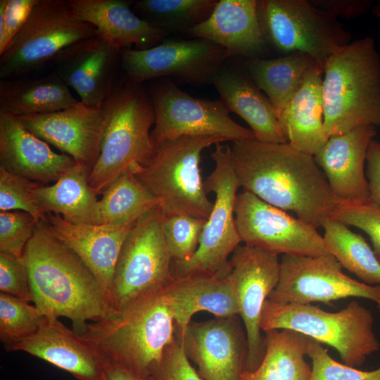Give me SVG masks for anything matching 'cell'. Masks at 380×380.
<instances>
[{"label": "cell", "mask_w": 380, "mask_h": 380, "mask_svg": "<svg viewBox=\"0 0 380 380\" xmlns=\"http://www.w3.org/2000/svg\"><path fill=\"white\" fill-rule=\"evenodd\" d=\"M231 148L239 186L266 203L293 212L317 229L332 219L340 201L313 156L289 143L256 139L234 141Z\"/></svg>", "instance_id": "cell-1"}, {"label": "cell", "mask_w": 380, "mask_h": 380, "mask_svg": "<svg viewBox=\"0 0 380 380\" xmlns=\"http://www.w3.org/2000/svg\"><path fill=\"white\" fill-rule=\"evenodd\" d=\"M34 304L46 317L70 319L80 333L114 315L93 272L43 220L23 253Z\"/></svg>", "instance_id": "cell-2"}, {"label": "cell", "mask_w": 380, "mask_h": 380, "mask_svg": "<svg viewBox=\"0 0 380 380\" xmlns=\"http://www.w3.org/2000/svg\"><path fill=\"white\" fill-rule=\"evenodd\" d=\"M176 325L164 286L153 288L108 319L79 333L106 361L147 378L175 338Z\"/></svg>", "instance_id": "cell-3"}, {"label": "cell", "mask_w": 380, "mask_h": 380, "mask_svg": "<svg viewBox=\"0 0 380 380\" xmlns=\"http://www.w3.org/2000/svg\"><path fill=\"white\" fill-rule=\"evenodd\" d=\"M324 125L329 137L364 125L380 127V56L372 38L350 42L324 67Z\"/></svg>", "instance_id": "cell-4"}, {"label": "cell", "mask_w": 380, "mask_h": 380, "mask_svg": "<svg viewBox=\"0 0 380 380\" xmlns=\"http://www.w3.org/2000/svg\"><path fill=\"white\" fill-rule=\"evenodd\" d=\"M101 107L105 129L99 158L89 176V184L97 194L134 164H146L156 150L151 136L155 113L144 84L125 79Z\"/></svg>", "instance_id": "cell-5"}, {"label": "cell", "mask_w": 380, "mask_h": 380, "mask_svg": "<svg viewBox=\"0 0 380 380\" xmlns=\"http://www.w3.org/2000/svg\"><path fill=\"white\" fill-rule=\"evenodd\" d=\"M225 141L213 136H184L166 140L156 147L144 165L130 170L158 201L165 216L186 215L207 219L213 202L202 179L201 153L211 145Z\"/></svg>", "instance_id": "cell-6"}, {"label": "cell", "mask_w": 380, "mask_h": 380, "mask_svg": "<svg viewBox=\"0 0 380 380\" xmlns=\"http://www.w3.org/2000/svg\"><path fill=\"white\" fill-rule=\"evenodd\" d=\"M372 312L355 300L338 312L324 311L311 304H282L267 299L261 316V329H287L301 333L336 349L344 363L360 366L379 350Z\"/></svg>", "instance_id": "cell-7"}, {"label": "cell", "mask_w": 380, "mask_h": 380, "mask_svg": "<svg viewBox=\"0 0 380 380\" xmlns=\"http://www.w3.org/2000/svg\"><path fill=\"white\" fill-rule=\"evenodd\" d=\"M96 34L67 0H38L0 54V80L34 76L64 49Z\"/></svg>", "instance_id": "cell-8"}, {"label": "cell", "mask_w": 380, "mask_h": 380, "mask_svg": "<svg viewBox=\"0 0 380 380\" xmlns=\"http://www.w3.org/2000/svg\"><path fill=\"white\" fill-rule=\"evenodd\" d=\"M260 25L267 42L284 53L300 52L323 68L328 58L350 42L333 15L306 0H258Z\"/></svg>", "instance_id": "cell-9"}, {"label": "cell", "mask_w": 380, "mask_h": 380, "mask_svg": "<svg viewBox=\"0 0 380 380\" xmlns=\"http://www.w3.org/2000/svg\"><path fill=\"white\" fill-rule=\"evenodd\" d=\"M215 146L211 154L215 167L204 181L206 192L215 194L213 208L194 255L186 262H172L174 277L195 273L228 274L229 257L241 243L234 217V203L240 186L231 148L222 143Z\"/></svg>", "instance_id": "cell-10"}, {"label": "cell", "mask_w": 380, "mask_h": 380, "mask_svg": "<svg viewBox=\"0 0 380 380\" xmlns=\"http://www.w3.org/2000/svg\"><path fill=\"white\" fill-rule=\"evenodd\" d=\"M164 214L156 206L135 222L115 265L110 307L119 312L147 291L165 286L173 278L172 258L163 231Z\"/></svg>", "instance_id": "cell-11"}, {"label": "cell", "mask_w": 380, "mask_h": 380, "mask_svg": "<svg viewBox=\"0 0 380 380\" xmlns=\"http://www.w3.org/2000/svg\"><path fill=\"white\" fill-rule=\"evenodd\" d=\"M146 89L155 113L151 133L155 148L184 136H213L233 142L255 139L251 129L229 116L220 100L193 97L170 78L153 80Z\"/></svg>", "instance_id": "cell-12"}, {"label": "cell", "mask_w": 380, "mask_h": 380, "mask_svg": "<svg viewBox=\"0 0 380 380\" xmlns=\"http://www.w3.org/2000/svg\"><path fill=\"white\" fill-rule=\"evenodd\" d=\"M229 56L221 46L203 39H166L151 48H125L120 65L125 80L136 84L172 77L184 83H212Z\"/></svg>", "instance_id": "cell-13"}, {"label": "cell", "mask_w": 380, "mask_h": 380, "mask_svg": "<svg viewBox=\"0 0 380 380\" xmlns=\"http://www.w3.org/2000/svg\"><path fill=\"white\" fill-rule=\"evenodd\" d=\"M350 297L372 300L380 310V285L367 284L345 274L331 255H283L278 283L267 299L277 303L305 305L329 304Z\"/></svg>", "instance_id": "cell-14"}, {"label": "cell", "mask_w": 380, "mask_h": 380, "mask_svg": "<svg viewBox=\"0 0 380 380\" xmlns=\"http://www.w3.org/2000/svg\"><path fill=\"white\" fill-rule=\"evenodd\" d=\"M234 217L239 238L245 245L278 255H330L316 228L248 191L237 194Z\"/></svg>", "instance_id": "cell-15"}, {"label": "cell", "mask_w": 380, "mask_h": 380, "mask_svg": "<svg viewBox=\"0 0 380 380\" xmlns=\"http://www.w3.org/2000/svg\"><path fill=\"white\" fill-rule=\"evenodd\" d=\"M229 262V276L236 291L239 315L246 329V370L253 372L261 363L265 352V339L260 332L262 311L278 283L280 260L277 254L243 244L234 250Z\"/></svg>", "instance_id": "cell-16"}, {"label": "cell", "mask_w": 380, "mask_h": 380, "mask_svg": "<svg viewBox=\"0 0 380 380\" xmlns=\"http://www.w3.org/2000/svg\"><path fill=\"white\" fill-rule=\"evenodd\" d=\"M237 316L191 321L181 333L184 351L203 380H240L248 343Z\"/></svg>", "instance_id": "cell-17"}, {"label": "cell", "mask_w": 380, "mask_h": 380, "mask_svg": "<svg viewBox=\"0 0 380 380\" xmlns=\"http://www.w3.org/2000/svg\"><path fill=\"white\" fill-rule=\"evenodd\" d=\"M120 51L96 32L64 49L53 64V71L77 93L82 103L101 106L118 84Z\"/></svg>", "instance_id": "cell-18"}, {"label": "cell", "mask_w": 380, "mask_h": 380, "mask_svg": "<svg viewBox=\"0 0 380 380\" xmlns=\"http://www.w3.org/2000/svg\"><path fill=\"white\" fill-rule=\"evenodd\" d=\"M25 127L91 171L101 152L106 118L101 106L79 103L63 110L20 117Z\"/></svg>", "instance_id": "cell-19"}, {"label": "cell", "mask_w": 380, "mask_h": 380, "mask_svg": "<svg viewBox=\"0 0 380 380\" xmlns=\"http://www.w3.org/2000/svg\"><path fill=\"white\" fill-rule=\"evenodd\" d=\"M43 221L93 272L110 307L117 260L125 240L137 220L113 224H75L65 221L60 215L48 213Z\"/></svg>", "instance_id": "cell-20"}, {"label": "cell", "mask_w": 380, "mask_h": 380, "mask_svg": "<svg viewBox=\"0 0 380 380\" xmlns=\"http://www.w3.org/2000/svg\"><path fill=\"white\" fill-rule=\"evenodd\" d=\"M376 134V127L364 125L342 134L330 137L314 156L333 194L342 203L370 200L365 172L367 149Z\"/></svg>", "instance_id": "cell-21"}, {"label": "cell", "mask_w": 380, "mask_h": 380, "mask_svg": "<svg viewBox=\"0 0 380 380\" xmlns=\"http://www.w3.org/2000/svg\"><path fill=\"white\" fill-rule=\"evenodd\" d=\"M75 163L70 156L54 152L19 118L0 112V167L46 185L56 182Z\"/></svg>", "instance_id": "cell-22"}, {"label": "cell", "mask_w": 380, "mask_h": 380, "mask_svg": "<svg viewBox=\"0 0 380 380\" xmlns=\"http://www.w3.org/2000/svg\"><path fill=\"white\" fill-rule=\"evenodd\" d=\"M7 350L27 353L78 380H100L106 364L96 349L57 317H46L35 334Z\"/></svg>", "instance_id": "cell-23"}, {"label": "cell", "mask_w": 380, "mask_h": 380, "mask_svg": "<svg viewBox=\"0 0 380 380\" xmlns=\"http://www.w3.org/2000/svg\"><path fill=\"white\" fill-rule=\"evenodd\" d=\"M187 34L221 46L229 57L256 58L264 51L267 43L256 0H220L209 17Z\"/></svg>", "instance_id": "cell-24"}, {"label": "cell", "mask_w": 380, "mask_h": 380, "mask_svg": "<svg viewBox=\"0 0 380 380\" xmlns=\"http://www.w3.org/2000/svg\"><path fill=\"white\" fill-rule=\"evenodd\" d=\"M164 291L179 333L200 311L216 317L239 315L236 291L229 274L195 273L174 277L164 286Z\"/></svg>", "instance_id": "cell-25"}, {"label": "cell", "mask_w": 380, "mask_h": 380, "mask_svg": "<svg viewBox=\"0 0 380 380\" xmlns=\"http://www.w3.org/2000/svg\"><path fill=\"white\" fill-rule=\"evenodd\" d=\"M72 11L93 25L97 34L119 49H146L161 42L167 35L137 15L132 0H67Z\"/></svg>", "instance_id": "cell-26"}, {"label": "cell", "mask_w": 380, "mask_h": 380, "mask_svg": "<svg viewBox=\"0 0 380 380\" xmlns=\"http://www.w3.org/2000/svg\"><path fill=\"white\" fill-rule=\"evenodd\" d=\"M212 84L227 110L245 120L256 140L273 144L288 143L274 107L250 76L224 65L215 75Z\"/></svg>", "instance_id": "cell-27"}, {"label": "cell", "mask_w": 380, "mask_h": 380, "mask_svg": "<svg viewBox=\"0 0 380 380\" xmlns=\"http://www.w3.org/2000/svg\"><path fill=\"white\" fill-rule=\"evenodd\" d=\"M323 72L324 68L315 65L278 118L287 142L313 156L329 138L324 125Z\"/></svg>", "instance_id": "cell-28"}, {"label": "cell", "mask_w": 380, "mask_h": 380, "mask_svg": "<svg viewBox=\"0 0 380 380\" xmlns=\"http://www.w3.org/2000/svg\"><path fill=\"white\" fill-rule=\"evenodd\" d=\"M79 102L54 71L0 80V112L18 118L59 111Z\"/></svg>", "instance_id": "cell-29"}, {"label": "cell", "mask_w": 380, "mask_h": 380, "mask_svg": "<svg viewBox=\"0 0 380 380\" xmlns=\"http://www.w3.org/2000/svg\"><path fill=\"white\" fill-rule=\"evenodd\" d=\"M91 170L75 163L52 185L39 184L33 191L44 214L53 213L75 224H96L99 200L89 184Z\"/></svg>", "instance_id": "cell-30"}, {"label": "cell", "mask_w": 380, "mask_h": 380, "mask_svg": "<svg viewBox=\"0 0 380 380\" xmlns=\"http://www.w3.org/2000/svg\"><path fill=\"white\" fill-rule=\"evenodd\" d=\"M265 333L261 363L253 372L243 371L240 380H310L312 367L305 356L312 338L287 329Z\"/></svg>", "instance_id": "cell-31"}, {"label": "cell", "mask_w": 380, "mask_h": 380, "mask_svg": "<svg viewBox=\"0 0 380 380\" xmlns=\"http://www.w3.org/2000/svg\"><path fill=\"white\" fill-rule=\"evenodd\" d=\"M317 64L310 56L296 52L272 59L248 58L246 66L248 75L265 93L279 118Z\"/></svg>", "instance_id": "cell-32"}, {"label": "cell", "mask_w": 380, "mask_h": 380, "mask_svg": "<svg viewBox=\"0 0 380 380\" xmlns=\"http://www.w3.org/2000/svg\"><path fill=\"white\" fill-rule=\"evenodd\" d=\"M322 227L327 249L342 267L363 283L380 285V262L364 237L334 219L326 220Z\"/></svg>", "instance_id": "cell-33"}, {"label": "cell", "mask_w": 380, "mask_h": 380, "mask_svg": "<svg viewBox=\"0 0 380 380\" xmlns=\"http://www.w3.org/2000/svg\"><path fill=\"white\" fill-rule=\"evenodd\" d=\"M158 205V201L128 170L103 192L96 224L134 222Z\"/></svg>", "instance_id": "cell-34"}, {"label": "cell", "mask_w": 380, "mask_h": 380, "mask_svg": "<svg viewBox=\"0 0 380 380\" xmlns=\"http://www.w3.org/2000/svg\"><path fill=\"white\" fill-rule=\"evenodd\" d=\"M217 0H139L134 12L153 26L169 34L188 33L206 20Z\"/></svg>", "instance_id": "cell-35"}, {"label": "cell", "mask_w": 380, "mask_h": 380, "mask_svg": "<svg viewBox=\"0 0 380 380\" xmlns=\"http://www.w3.org/2000/svg\"><path fill=\"white\" fill-rule=\"evenodd\" d=\"M30 303L0 293V338L6 350L35 334L46 318Z\"/></svg>", "instance_id": "cell-36"}, {"label": "cell", "mask_w": 380, "mask_h": 380, "mask_svg": "<svg viewBox=\"0 0 380 380\" xmlns=\"http://www.w3.org/2000/svg\"><path fill=\"white\" fill-rule=\"evenodd\" d=\"M205 220L186 215H164L163 235L172 262H186L194 255Z\"/></svg>", "instance_id": "cell-37"}, {"label": "cell", "mask_w": 380, "mask_h": 380, "mask_svg": "<svg viewBox=\"0 0 380 380\" xmlns=\"http://www.w3.org/2000/svg\"><path fill=\"white\" fill-rule=\"evenodd\" d=\"M39 184L0 167V211L23 210L37 221L44 220L46 215L37 206L33 194Z\"/></svg>", "instance_id": "cell-38"}, {"label": "cell", "mask_w": 380, "mask_h": 380, "mask_svg": "<svg viewBox=\"0 0 380 380\" xmlns=\"http://www.w3.org/2000/svg\"><path fill=\"white\" fill-rule=\"evenodd\" d=\"M308 356L312 360L310 380H380V367L373 371H362L341 364L330 357L322 343L312 338Z\"/></svg>", "instance_id": "cell-39"}, {"label": "cell", "mask_w": 380, "mask_h": 380, "mask_svg": "<svg viewBox=\"0 0 380 380\" xmlns=\"http://www.w3.org/2000/svg\"><path fill=\"white\" fill-rule=\"evenodd\" d=\"M38 222L23 210L0 211V251L22 257Z\"/></svg>", "instance_id": "cell-40"}, {"label": "cell", "mask_w": 380, "mask_h": 380, "mask_svg": "<svg viewBox=\"0 0 380 380\" xmlns=\"http://www.w3.org/2000/svg\"><path fill=\"white\" fill-rule=\"evenodd\" d=\"M332 219L365 232L370 238L373 251L380 262V208L371 200L357 203H341Z\"/></svg>", "instance_id": "cell-41"}, {"label": "cell", "mask_w": 380, "mask_h": 380, "mask_svg": "<svg viewBox=\"0 0 380 380\" xmlns=\"http://www.w3.org/2000/svg\"><path fill=\"white\" fill-rule=\"evenodd\" d=\"M148 380H203L191 365L177 333L165 350L158 363L151 369Z\"/></svg>", "instance_id": "cell-42"}, {"label": "cell", "mask_w": 380, "mask_h": 380, "mask_svg": "<svg viewBox=\"0 0 380 380\" xmlns=\"http://www.w3.org/2000/svg\"><path fill=\"white\" fill-rule=\"evenodd\" d=\"M0 293L32 302L28 275L22 257L0 251Z\"/></svg>", "instance_id": "cell-43"}, {"label": "cell", "mask_w": 380, "mask_h": 380, "mask_svg": "<svg viewBox=\"0 0 380 380\" xmlns=\"http://www.w3.org/2000/svg\"><path fill=\"white\" fill-rule=\"evenodd\" d=\"M38 0H8L5 15V30L0 39V54L25 21Z\"/></svg>", "instance_id": "cell-44"}, {"label": "cell", "mask_w": 380, "mask_h": 380, "mask_svg": "<svg viewBox=\"0 0 380 380\" xmlns=\"http://www.w3.org/2000/svg\"><path fill=\"white\" fill-rule=\"evenodd\" d=\"M312 5L335 18L350 19L364 14L372 1L367 0H310Z\"/></svg>", "instance_id": "cell-45"}, {"label": "cell", "mask_w": 380, "mask_h": 380, "mask_svg": "<svg viewBox=\"0 0 380 380\" xmlns=\"http://www.w3.org/2000/svg\"><path fill=\"white\" fill-rule=\"evenodd\" d=\"M366 161L370 200L380 208V143L374 139L369 143Z\"/></svg>", "instance_id": "cell-46"}, {"label": "cell", "mask_w": 380, "mask_h": 380, "mask_svg": "<svg viewBox=\"0 0 380 380\" xmlns=\"http://www.w3.org/2000/svg\"><path fill=\"white\" fill-rule=\"evenodd\" d=\"M100 380H148V379L120 364L106 360Z\"/></svg>", "instance_id": "cell-47"}, {"label": "cell", "mask_w": 380, "mask_h": 380, "mask_svg": "<svg viewBox=\"0 0 380 380\" xmlns=\"http://www.w3.org/2000/svg\"><path fill=\"white\" fill-rule=\"evenodd\" d=\"M8 0H0V39L5 30V15Z\"/></svg>", "instance_id": "cell-48"}]
</instances>
